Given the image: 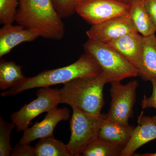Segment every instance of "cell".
I'll use <instances>...</instances> for the list:
<instances>
[{"label":"cell","mask_w":156,"mask_h":156,"mask_svg":"<svg viewBox=\"0 0 156 156\" xmlns=\"http://www.w3.org/2000/svg\"><path fill=\"white\" fill-rule=\"evenodd\" d=\"M52 0H20L15 17L17 24L53 41L64 37L65 27Z\"/></svg>","instance_id":"1"},{"label":"cell","mask_w":156,"mask_h":156,"mask_svg":"<svg viewBox=\"0 0 156 156\" xmlns=\"http://www.w3.org/2000/svg\"><path fill=\"white\" fill-rule=\"evenodd\" d=\"M102 70L89 54H82L75 62L56 69L48 70L32 77L26 78L9 90L1 93L3 97L18 94L35 88L66 83L77 78L99 75Z\"/></svg>","instance_id":"2"},{"label":"cell","mask_w":156,"mask_h":156,"mask_svg":"<svg viewBox=\"0 0 156 156\" xmlns=\"http://www.w3.org/2000/svg\"><path fill=\"white\" fill-rule=\"evenodd\" d=\"M107 83L102 73L95 76L83 77L69 81L58 89L60 103L98 116L104 105L103 89Z\"/></svg>","instance_id":"3"},{"label":"cell","mask_w":156,"mask_h":156,"mask_svg":"<svg viewBox=\"0 0 156 156\" xmlns=\"http://www.w3.org/2000/svg\"><path fill=\"white\" fill-rule=\"evenodd\" d=\"M89 54L102 70L108 83L121 82L127 78L139 76V71L128 59L107 44L89 39L83 45Z\"/></svg>","instance_id":"4"},{"label":"cell","mask_w":156,"mask_h":156,"mask_svg":"<svg viewBox=\"0 0 156 156\" xmlns=\"http://www.w3.org/2000/svg\"><path fill=\"white\" fill-rule=\"evenodd\" d=\"M70 121V138L66 144L72 156H81L85 148L98 137L101 127L107 115H92L77 108H72Z\"/></svg>","instance_id":"5"},{"label":"cell","mask_w":156,"mask_h":156,"mask_svg":"<svg viewBox=\"0 0 156 156\" xmlns=\"http://www.w3.org/2000/svg\"><path fill=\"white\" fill-rule=\"evenodd\" d=\"M36 95L35 99L11 115L12 122L18 132L25 131L36 117L43 113L48 112L60 104L58 89L42 87L37 90Z\"/></svg>","instance_id":"6"},{"label":"cell","mask_w":156,"mask_h":156,"mask_svg":"<svg viewBox=\"0 0 156 156\" xmlns=\"http://www.w3.org/2000/svg\"><path fill=\"white\" fill-rule=\"evenodd\" d=\"M111 83L110 93L112 100L107 118L122 126H129L128 121L133 116L136 102L138 81H131L125 85L120 81Z\"/></svg>","instance_id":"7"},{"label":"cell","mask_w":156,"mask_h":156,"mask_svg":"<svg viewBox=\"0 0 156 156\" xmlns=\"http://www.w3.org/2000/svg\"><path fill=\"white\" fill-rule=\"evenodd\" d=\"M129 2L124 0H83L76 13L92 25L129 14Z\"/></svg>","instance_id":"8"},{"label":"cell","mask_w":156,"mask_h":156,"mask_svg":"<svg viewBox=\"0 0 156 156\" xmlns=\"http://www.w3.org/2000/svg\"><path fill=\"white\" fill-rule=\"evenodd\" d=\"M137 32L129 14L92 25L86 34L89 39L108 44L131 33Z\"/></svg>","instance_id":"9"},{"label":"cell","mask_w":156,"mask_h":156,"mask_svg":"<svg viewBox=\"0 0 156 156\" xmlns=\"http://www.w3.org/2000/svg\"><path fill=\"white\" fill-rule=\"evenodd\" d=\"M70 117V111L66 108H53L48 112L41 122H36L32 127L23 131L20 140V144H30L36 140L53 136L55 127L59 122L66 121Z\"/></svg>","instance_id":"10"},{"label":"cell","mask_w":156,"mask_h":156,"mask_svg":"<svg viewBox=\"0 0 156 156\" xmlns=\"http://www.w3.org/2000/svg\"><path fill=\"white\" fill-rule=\"evenodd\" d=\"M138 125L133 129L131 138L121 156H131L143 145L156 139V116H146L143 112L137 120Z\"/></svg>","instance_id":"11"},{"label":"cell","mask_w":156,"mask_h":156,"mask_svg":"<svg viewBox=\"0 0 156 156\" xmlns=\"http://www.w3.org/2000/svg\"><path fill=\"white\" fill-rule=\"evenodd\" d=\"M39 36L37 33L18 24H4L0 29V57L8 54L18 45L33 41Z\"/></svg>","instance_id":"12"},{"label":"cell","mask_w":156,"mask_h":156,"mask_svg":"<svg viewBox=\"0 0 156 156\" xmlns=\"http://www.w3.org/2000/svg\"><path fill=\"white\" fill-rule=\"evenodd\" d=\"M143 37L135 32L112 40L107 44L119 51L138 70L142 57Z\"/></svg>","instance_id":"13"},{"label":"cell","mask_w":156,"mask_h":156,"mask_svg":"<svg viewBox=\"0 0 156 156\" xmlns=\"http://www.w3.org/2000/svg\"><path fill=\"white\" fill-rule=\"evenodd\" d=\"M139 76L145 81L156 78V37H144Z\"/></svg>","instance_id":"14"},{"label":"cell","mask_w":156,"mask_h":156,"mask_svg":"<svg viewBox=\"0 0 156 156\" xmlns=\"http://www.w3.org/2000/svg\"><path fill=\"white\" fill-rule=\"evenodd\" d=\"M134 127L124 126L106 118L102 123L98 137L125 147L131 138Z\"/></svg>","instance_id":"15"},{"label":"cell","mask_w":156,"mask_h":156,"mask_svg":"<svg viewBox=\"0 0 156 156\" xmlns=\"http://www.w3.org/2000/svg\"><path fill=\"white\" fill-rule=\"evenodd\" d=\"M129 2V15L137 32L145 37L155 34L156 29L145 9L143 0Z\"/></svg>","instance_id":"16"},{"label":"cell","mask_w":156,"mask_h":156,"mask_svg":"<svg viewBox=\"0 0 156 156\" xmlns=\"http://www.w3.org/2000/svg\"><path fill=\"white\" fill-rule=\"evenodd\" d=\"M26 78L22 66L15 62L1 59L0 61V89H10Z\"/></svg>","instance_id":"17"},{"label":"cell","mask_w":156,"mask_h":156,"mask_svg":"<svg viewBox=\"0 0 156 156\" xmlns=\"http://www.w3.org/2000/svg\"><path fill=\"white\" fill-rule=\"evenodd\" d=\"M34 149L35 156H72L67 145L54 136L40 139Z\"/></svg>","instance_id":"18"},{"label":"cell","mask_w":156,"mask_h":156,"mask_svg":"<svg viewBox=\"0 0 156 156\" xmlns=\"http://www.w3.org/2000/svg\"><path fill=\"white\" fill-rule=\"evenodd\" d=\"M124 148L97 137L85 148L81 156H121Z\"/></svg>","instance_id":"19"},{"label":"cell","mask_w":156,"mask_h":156,"mask_svg":"<svg viewBox=\"0 0 156 156\" xmlns=\"http://www.w3.org/2000/svg\"><path fill=\"white\" fill-rule=\"evenodd\" d=\"M15 127L13 123H9L1 117L0 118V156H11L12 150L10 135Z\"/></svg>","instance_id":"20"},{"label":"cell","mask_w":156,"mask_h":156,"mask_svg":"<svg viewBox=\"0 0 156 156\" xmlns=\"http://www.w3.org/2000/svg\"><path fill=\"white\" fill-rule=\"evenodd\" d=\"M20 0H0V23L1 24L13 23Z\"/></svg>","instance_id":"21"},{"label":"cell","mask_w":156,"mask_h":156,"mask_svg":"<svg viewBox=\"0 0 156 156\" xmlns=\"http://www.w3.org/2000/svg\"><path fill=\"white\" fill-rule=\"evenodd\" d=\"M83 0H52L56 13L61 19L71 17L76 13L77 7Z\"/></svg>","instance_id":"22"},{"label":"cell","mask_w":156,"mask_h":156,"mask_svg":"<svg viewBox=\"0 0 156 156\" xmlns=\"http://www.w3.org/2000/svg\"><path fill=\"white\" fill-rule=\"evenodd\" d=\"M11 156H35L34 147L30 144H20L18 143L12 150Z\"/></svg>","instance_id":"23"},{"label":"cell","mask_w":156,"mask_h":156,"mask_svg":"<svg viewBox=\"0 0 156 156\" xmlns=\"http://www.w3.org/2000/svg\"><path fill=\"white\" fill-rule=\"evenodd\" d=\"M152 85V94L150 97L147 98L145 95L141 102L142 109L148 108H154L156 109V78H153L151 80Z\"/></svg>","instance_id":"24"},{"label":"cell","mask_w":156,"mask_h":156,"mask_svg":"<svg viewBox=\"0 0 156 156\" xmlns=\"http://www.w3.org/2000/svg\"><path fill=\"white\" fill-rule=\"evenodd\" d=\"M144 6L156 29V0H143Z\"/></svg>","instance_id":"25"},{"label":"cell","mask_w":156,"mask_h":156,"mask_svg":"<svg viewBox=\"0 0 156 156\" xmlns=\"http://www.w3.org/2000/svg\"><path fill=\"white\" fill-rule=\"evenodd\" d=\"M138 156H156V153H146L144 154H140V155H138Z\"/></svg>","instance_id":"26"},{"label":"cell","mask_w":156,"mask_h":156,"mask_svg":"<svg viewBox=\"0 0 156 156\" xmlns=\"http://www.w3.org/2000/svg\"><path fill=\"white\" fill-rule=\"evenodd\" d=\"M124 1H127V2H130V1H132V0H124Z\"/></svg>","instance_id":"27"}]
</instances>
